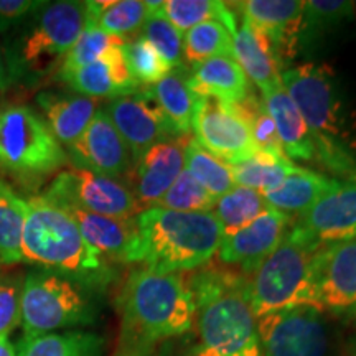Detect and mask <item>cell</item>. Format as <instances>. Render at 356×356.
<instances>
[{"label":"cell","mask_w":356,"mask_h":356,"mask_svg":"<svg viewBox=\"0 0 356 356\" xmlns=\"http://www.w3.org/2000/svg\"><path fill=\"white\" fill-rule=\"evenodd\" d=\"M220 56L233 58V33L221 22H203L184 35V63L191 66Z\"/></svg>","instance_id":"cell-36"},{"label":"cell","mask_w":356,"mask_h":356,"mask_svg":"<svg viewBox=\"0 0 356 356\" xmlns=\"http://www.w3.org/2000/svg\"><path fill=\"white\" fill-rule=\"evenodd\" d=\"M186 282L197 309L191 356H262L246 275L210 262L191 270Z\"/></svg>","instance_id":"cell-1"},{"label":"cell","mask_w":356,"mask_h":356,"mask_svg":"<svg viewBox=\"0 0 356 356\" xmlns=\"http://www.w3.org/2000/svg\"><path fill=\"white\" fill-rule=\"evenodd\" d=\"M96 291L43 269L30 270L22 291V340L89 327L99 318Z\"/></svg>","instance_id":"cell-8"},{"label":"cell","mask_w":356,"mask_h":356,"mask_svg":"<svg viewBox=\"0 0 356 356\" xmlns=\"http://www.w3.org/2000/svg\"><path fill=\"white\" fill-rule=\"evenodd\" d=\"M24 277L19 274L0 275V338H8L20 327Z\"/></svg>","instance_id":"cell-42"},{"label":"cell","mask_w":356,"mask_h":356,"mask_svg":"<svg viewBox=\"0 0 356 356\" xmlns=\"http://www.w3.org/2000/svg\"><path fill=\"white\" fill-rule=\"evenodd\" d=\"M26 218V202L12 186L0 180V264L24 262L22 239Z\"/></svg>","instance_id":"cell-33"},{"label":"cell","mask_w":356,"mask_h":356,"mask_svg":"<svg viewBox=\"0 0 356 356\" xmlns=\"http://www.w3.org/2000/svg\"><path fill=\"white\" fill-rule=\"evenodd\" d=\"M350 318H353V320H356V309L353 310V312H351V314H350Z\"/></svg>","instance_id":"cell-47"},{"label":"cell","mask_w":356,"mask_h":356,"mask_svg":"<svg viewBox=\"0 0 356 356\" xmlns=\"http://www.w3.org/2000/svg\"><path fill=\"white\" fill-rule=\"evenodd\" d=\"M159 13L165 17L181 35L208 20L221 22L233 35L238 30L229 3L220 0H163Z\"/></svg>","instance_id":"cell-34"},{"label":"cell","mask_w":356,"mask_h":356,"mask_svg":"<svg viewBox=\"0 0 356 356\" xmlns=\"http://www.w3.org/2000/svg\"><path fill=\"white\" fill-rule=\"evenodd\" d=\"M191 131L195 132V140L204 150L229 165L251 159L259 152L241 115L236 113L233 106L213 97L197 96Z\"/></svg>","instance_id":"cell-13"},{"label":"cell","mask_w":356,"mask_h":356,"mask_svg":"<svg viewBox=\"0 0 356 356\" xmlns=\"http://www.w3.org/2000/svg\"><path fill=\"white\" fill-rule=\"evenodd\" d=\"M73 167L119 178L131 170L132 155L104 109L99 108L81 137L66 147Z\"/></svg>","instance_id":"cell-16"},{"label":"cell","mask_w":356,"mask_h":356,"mask_svg":"<svg viewBox=\"0 0 356 356\" xmlns=\"http://www.w3.org/2000/svg\"><path fill=\"white\" fill-rule=\"evenodd\" d=\"M216 204V198L208 193L202 185L184 170L173 181L167 193L155 203L157 208L184 213H210Z\"/></svg>","instance_id":"cell-39"},{"label":"cell","mask_w":356,"mask_h":356,"mask_svg":"<svg viewBox=\"0 0 356 356\" xmlns=\"http://www.w3.org/2000/svg\"><path fill=\"white\" fill-rule=\"evenodd\" d=\"M229 106H233L236 113L241 115L244 122L248 124L257 149L262 150V152L286 155L282 150V145H280L279 142V136L277 131H275L273 118L267 113L262 97L256 96L254 91H251V95L244 97L241 102Z\"/></svg>","instance_id":"cell-38"},{"label":"cell","mask_w":356,"mask_h":356,"mask_svg":"<svg viewBox=\"0 0 356 356\" xmlns=\"http://www.w3.org/2000/svg\"><path fill=\"white\" fill-rule=\"evenodd\" d=\"M353 356H356V350H355V355Z\"/></svg>","instance_id":"cell-48"},{"label":"cell","mask_w":356,"mask_h":356,"mask_svg":"<svg viewBox=\"0 0 356 356\" xmlns=\"http://www.w3.org/2000/svg\"><path fill=\"white\" fill-rule=\"evenodd\" d=\"M58 79L68 84V88L76 95L91 99H99V97L114 99V97L134 95L142 89L127 68L122 47L111 48L95 63L83 66Z\"/></svg>","instance_id":"cell-21"},{"label":"cell","mask_w":356,"mask_h":356,"mask_svg":"<svg viewBox=\"0 0 356 356\" xmlns=\"http://www.w3.org/2000/svg\"><path fill=\"white\" fill-rule=\"evenodd\" d=\"M280 79L309 127L315 163L337 180H356V126L332 66L302 63L284 71Z\"/></svg>","instance_id":"cell-2"},{"label":"cell","mask_w":356,"mask_h":356,"mask_svg":"<svg viewBox=\"0 0 356 356\" xmlns=\"http://www.w3.org/2000/svg\"><path fill=\"white\" fill-rule=\"evenodd\" d=\"M122 51L129 71L140 86H152L172 71L152 44L142 37L127 40Z\"/></svg>","instance_id":"cell-40"},{"label":"cell","mask_w":356,"mask_h":356,"mask_svg":"<svg viewBox=\"0 0 356 356\" xmlns=\"http://www.w3.org/2000/svg\"><path fill=\"white\" fill-rule=\"evenodd\" d=\"M0 356H17V348L8 338H0Z\"/></svg>","instance_id":"cell-46"},{"label":"cell","mask_w":356,"mask_h":356,"mask_svg":"<svg viewBox=\"0 0 356 356\" xmlns=\"http://www.w3.org/2000/svg\"><path fill=\"white\" fill-rule=\"evenodd\" d=\"M299 168L300 167L296 165L286 155H275L259 150L251 159L233 163L231 172H233L234 184L238 186L266 195L277 188L289 175L296 173Z\"/></svg>","instance_id":"cell-30"},{"label":"cell","mask_w":356,"mask_h":356,"mask_svg":"<svg viewBox=\"0 0 356 356\" xmlns=\"http://www.w3.org/2000/svg\"><path fill=\"white\" fill-rule=\"evenodd\" d=\"M139 37L145 38L157 50L172 70L184 66V35L160 13L150 15Z\"/></svg>","instance_id":"cell-41"},{"label":"cell","mask_w":356,"mask_h":356,"mask_svg":"<svg viewBox=\"0 0 356 356\" xmlns=\"http://www.w3.org/2000/svg\"><path fill=\"white\" fill-rule=\"evenodd\" d=\"M185 170L216 200L236 185L229 163L215 157L190 137L185 145Z\"/></svg>","instance_id":"cell-35"},{"label":"cell","mask_w":356,"mask_h":356,"mask_svg":"<svg viewBox=\"0 0 356 356\" xmlns=\"http://www.w3.org/2000/svg\"><path fill=\"white\" fill-rule=\"evenodd\" d=\"M139 264L160 273H191L210 264L220 248V222L210 213L145 208L136 216Z\"/></svg>","instance_id":"cell-5"},{"label":"cell","mask_w":356,"mask_h":356,"mask_svg":"<svg viewBox=\"0 0 356 356\" xmlns=\"http://www.w3.org/2000/svg\"><path fill=\"white\" fill-rule=\"evenodd\" d=\"M102 109L126 142L134 162L159 142L177 137L144 88L134 95L114 97Z\"/></svg>","instance_id":"cell-15"},{"label":"cell","mask_w":356,"mask_h":356,"mask_svg":"<svg viewBox=\"0 0 356 356\" xmlns=\"http://www.w3.org/2000/svg\"><path fill=\"white\" fill-rule=\"evenodd\" d=\"M42 114L24 104L0 109V168L20 178L51 175L68 163Z\"/></svg>","instance_id":"cell-9"},{"label":"cell","mask_w":356,"mask_h":356,"mask_svg":"<svg viewBox=\"0 0 356 356\" xmlns=\"http://www.w3.org/2000/svg\"><path fill=\"white\" fill-rule=\"evenodd\" d=\"M150 17L145 0H102L86 2V22L114 37H139Z\"/></svg>","instance_id":"cell-28"},{"label":"cell","mask_w":356,"mask_h":356,"mask_svg":"<svg viewBox=\"0 0 356 356\" xmlns=\"http://www.w3.org/2000/svg\"><path fill=\"white\" fill-rule=\"evenodd\" d=\"M340 180L300 167L289 175L277 188L264 195L267 204L286 215L300 216L328 193Z\"/></svg>","instance_id":"cell-27"},{"label":"cell","mask_w":356,"mask_h":356,"mask_svg":"<svg viewBox=\"0 0 356 356\" xmlns=\"http://www.w3.org/2000/svg\"><path fill=\"white\" fill-rule=\"evenodd\" d=\"M236 6L273 47L280 73L289 70L299 51L304 0H246Z\"/></svg>","instance_id":"cell-17"},{"label":"cell","mask_w":356,"mask_h":356,"mask_svg":"<svg viewBox=\"0 0 356 356\" xmlns=\"http://www.w3.org/2000/svg\"><path fill=\"white\" fill-rule=\"evenodd\" d=\"M37 0H0V33L8 35L42 7Z\"/></svg>","instance_id":"cell-43"},{"label":"cell","mask_w":356,"mask_h":356,"mask_svg":"<svg viewBox=\"0 0 356 356\" xmlns=\"http://www.w3.org/2000/svg\"><path fill=\"white\" fill-rule=\"evenodd\" d=\"M12 84L13 83L10 78V71H8L6 50H3L2 43H0V91H6L7 88L12 86Z\"/></svg>","instance_id":"cell-45"},{"label":"cell","mask_w":356,"mask_h":356,"mask_svg":"<svg viewBox=\"0 0 356 356\" xmlns=\"http://www.w3.org/2000/svg\"><path fill=\"white\" fill-rule=\"evenodd\" d=\"M262 356H337L323 310L292 307L257 318Z\"/></svg>","instance_id":"cell-10"},{"label":"cell","mask_w":356,"mask_h":356,"mask_svg":"<svg viewBox=\"0 0 356 356\" xmlns=\"http://www.w3.org/2000/svg\"><path fill=\"white\" fill-rule=\"evenodd\" d=\"M356 7L350 0H304L302 10L300 48L318 42L323 35L355 20Z\"/></svg>","instance_id":"cell-31"},{"label":"cell","mask_w":356,"mask_h":356,"mask_svg":"<svg viewBox=\"0 0 356 356\" xmlns=\"http://www.w3.org/2000/svg\"><path fill=\"white\" fill-rule=\"evenodd\" d=\"M322 246L293 221L273 254L248 277V299L257 318L292 307H314L310 270Z\"/></svg>","instance_id":"cell-7"},{"label":"cell","mask_w":356,"mask_h":356,"mask_svg":"<svg viewBox=\"0 0 356 356\" xmlns=\"http://www.w3.org/2000/svg\"><path fill=\"white\" fill-rule=\"evenodd\" d=\"M355 7H356V2H355Z\"/></svg>","instance_id":"cell-49"},{"label":"cell","mask_w":356,"mask_h":356,"mask_svg":"<svg viewBox=\"0 0 356 356\" xmlns=\"http://www.w3.org/2000/svg\"><path fill=\"white\" fill-rule=\"evenodd\" d=\"M76 221L86 243L109 262L139 264V231L136 216L113 218L63 208Z\"/></svg>","instance_id":"cell-20"},{"label":"cell","mask_w":356,"mask_h":356,"mask_svg":"<svg viewBox=\"0 0 356 356\" xmlns=\"http://www.w3.org/2000/svg\"><path fill=\"white\" fill-rule=\"evenodd\" d=\"M86 26V2H43L30 19L8 33L6 50L12 83L33 86L47 78Z\"/></svg>","instance_id":"cell-6"},{"label":"cell","mask_w":356,"mask_h":356,"mask_svg":"<svg viewBox=\"0 0 356 356\" xmlns=\"http://www.w3.org/2000/svg\"><path fill=\"white\" fill-rule=\"evenodd\" d=\"M188 137L162 140L136 160L132 193L140 208H152L178 175L185 170V145Z\"/></svg>","instance_id":"cell-18"},{"label":"cell","mask_w":356,"mask_h":356,"mask_svg":"<svg viewBox=\"0 0 356 356\" xmlns=\"http://www.w3.org/2000/svg\"><path fill=\"white\" fill-rule=\"evenodd\" d=\"M119 312L122 345L157 346L193 330L197 309L186 274L140 266L124 282Z\"/></svg>","instance_id":"cell-4"},{"label":"cell","mask_w":356,"mask_h":356,"mask_svg":"<svg viewBox=\"0 0 356 356\" xmlns=\"http://www.w3.org/2000/svg\"><path fill=\"white\" fill-rule=\"evenodd\" d=\"M22 254L26 264L76 280L96 292L106 291L118 277L113 262L89 246L70 213L43 195L26 202Z\"/></svg>","instance_id":"cell-3"},{"label":"cell","mask_w":356,"mask_h":356,"mask_svg":"<svg viewBox=\"0 0 356 356\" xmlns=\"http://www.w3.org/2000/svg\"><path fill=\"white\" fill-rule=\"evenodd\" d=\"M155 346H137V345H119L118 353L114 356H154Z\"/></svg>","instance_id":"cell-44"},{"label":"cell","mask_w":356,"mask_h":356,"mask_svg":"<svg viewBox=\"0 0 356 356\" xmlns=\"http://www.w3.org/2000/svg\"><path fill=\"white\" fill-rule=\"evenodd\" d=\"M188 86L195 96L238 104L251 95V81L233 58L220 56L191 65Z\"/></svg>","instance_id":"cell-23"},{"label":"cell","mask_w":356,"mask_h":356,"mask_svg":"<svg viewBox=\"0 0 356 356\" xmlns=\"http://www.w3.org/2000/svg\"><path fill=\"white\" fill-rule=\"evenodd\" d=\"M269 210L270 207L267 204L264 195L251 188L234 185L233 188L216 200L213 215L220 222L222 238H226V236L243 229L244 226L251 225L252 221Z\"/></svg>","instance_id":"cell-32"},{"label":"cell","mask_w":356,"mask_h":356,"mask_svg":"<svg viewBox=\"0 0 356 356\" xmlns=\"http://www.w3.org/2000/svg\"><path fill=\"white\" fill-rule=\"evenodd\" d=\"M292 225V216L270 208L251 225L222 238L216 252L218 261L226 269L251 277L273 254Z\"/></svg>","instance_id":"cell-14"},{"label":"cell","mask_w":356,"mask_h":356,"mask_svg":"<svg viewBox=\"0 0 356 356\" xmlns=\"http://www.w3.org/2000/svg\"><path fill=\"white\" fill-rule=\"evenodd\" d=\"M37 104L53 136L65 147L81 137L99 109L97 101L91 97L55 91L40 92Z\"/></svg>","instance_id":"cell-24"},{"label":"cell","mask_w":356,"mask_h":356,"mask_svg":"<svg viewBox=\"0 0 356 356\" xmlns=\"http://www.w3.org/2000/svg\"><path fill=\"white\" fill-rule=\"evenodd\" d=\"M104 348L99 333L68 330L19 341L17 356H104Z\"/></svg>","instance_id":"cell-29"},{"label":"cell","mask_w":356,"mask_h":356,"mask_svg":"<svg viewBox=\"0 0 356 356\" xmlns=\"http://www.w3.org/2000/svg\"><path fill=\"white\" fill-rule=\"evenodd\" d=\"M314 307L350 317L356 309V238L323 244L312 261Z\"/></svg>","instance_id":"cell-12"},{"label":"cell","mask_w":356,"mask_h":356,"mask_svg":"<svg viewBox=\"0 0 356 356\" xmlns=\"http://www.w3.org/2000/svg\"><path fill=\"white\" fill-rule=\"evenodd\" d=\"M43 197L61 208H74L102 216L134 218L140 213L131 186L119 178L97 175L76 167L58 173Z\"/></svg>","instance_id":"cell-11"},{"label":"cell","mask_w":356,"mask_h":356,"mask_svg":"<svg viewBox=\"0 0 356 356\" xmlns=\"http://www.w3.org/2000/svg\"><path fill=\"white\" fill-rule=\"evenodd\" d=\"M233 60L241 66L249 81L259 89L261 96L282 86V73L269 40L244 17L241 26L233 35Z\"/></svg>","instance_id":"cell-22"},{"label":"cell","mask_w":356,"mask_h":356,"mask_svg":"<svg viewBox=\"0 0 356 356\" xmlns=\"http://www.w3.org/2000/svg\"><path fill=\"white\" fill-rule=\"evenodd\" d=\"M126 42V38L114 37V35L102 32L96 25L86 22V26H84L81 35L73 43V47L70 48V51L66 53L63 61H61L60 68L56 71V76H65V74L73 73V71L83 68V66L95 63L111 48L124 47Z\"/></svg>","instance_id":"cell-37"},{"label":"cell","mask_w":356,"mask_h":356,"mask_svg":"<svg viewBox=\"0 0 356 356\" xmlns=\"http://www.w3.org/2000/svg\"><path fill=\"white\" fill-rule=\"evenodd\" d=\"M262 99H264L267 113L273 118L286 157L292 162L293 160L317 162V154H315L309 127L284 86L267 92L262 96Z\"/></svg>","instance_id":"cell-25"},{"label":"cell","mask_w":356,"mask_h":356,"mask_svg":"<svg viewBox=\"0 0 356 356\" xmlns=\"http://www.w3.org/2000/svg\"><path fill=\"white\" fill-rule=\"evenodd\" d=\"M144 89L165 115L173 134L177 137H188L195 99H197L188 86V68L184 65L172 70L159 83Z\"/></svg>","instance_id":"cell-26"},{"label":"cell","mask_w":356,"mask_h":356,"mask_svg":"<svg viewBox=\"0 0 356 356\" xmlns=\"http://www.w3.org/2000/svg\"><path fill=\"white\" fill-rule=\"evenodd\" d=\"M296 222L322 244L356 238V180L338 181Z\"/></svg>","instance_id":"cell-19"}]
</instances>
